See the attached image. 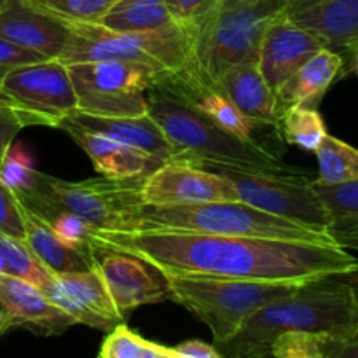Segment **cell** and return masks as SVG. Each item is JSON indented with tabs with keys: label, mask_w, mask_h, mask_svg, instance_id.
<instances>
[{
	"label": "cell",
	"mask_w": 358,
	"mask_h": 358,
	"mask_svg": "<svg viewBox=\"0 0 358 358\" xmlns=\"http://www.w3.org/2000/svg\"><path fill=\"white\" fill-rule=\"evenodd\" d=\"M94 252H122L168 275L313 282L358 269V259L338 245L266 238L219 236L189 231H93Z\"/></svg>",
	"instance_id": "1"
},
{
	"label": "cell",
	"mask_w": 358,
	"mask_h": 358,
	"mask_svg": "<svg viewBox=\"0 0 358 358\" xmlns=\"http://www.w3.org/2000/svg\"><path fill=\"white\" fill-rule=\"evenodd\" d=\"M287 332L358 338V306L346 275L313 280L271 301L255 311L233 338L213 346L220 358H271V345Z\"/></svg>",
	"instance_id": "2"
},
{
	"label": "cell",
	"mask_w": 358,
	"mask_h": 358,
	"mask_svg": "<svg viewBox=\"0 0 358 358\" xmlns=\"http://www.w3.org/2000/svg\"><path fill=\"white\" fill-rule=\"evenodd\" d=\"M147 103L150 117L163 129L175 149L173 161H185L206 170L233 168L255 173H303L285 166L255 140L245 142L220 129L185 98L164 87H152L147 94Z\"/></svg>",
	"instance_id": "3"
},
{
	"label": "cell",
	"mask_w": 358,
	"mask_h": 358,
	"mask_svg": "<svg viewBox=\"0 0 358 358\" xmlns=\"http://www.w3.org/2000/svg\"><path fill=\"white\" fill-rule=\"evenodd\" d=\"M142 182L143 178L108 177L66 182L41 173L31 191L16 196L45 220L69 212L96 231L133 233L142 229Z\"/></svg>",
	"instance_id": "4"
},
{
	"label": "cell",
	"mask_w": 358,
	"mask_h": 358,
	"mask_svg": "<svg viewBox=\"0 0 358 358\" xmlns=\"http://www.w3.org/2000/svg\"><path fill=\"white\" fill-rule=\"evenodd\" d=\"M140 219V231H189L219 236L336 245L331 234L271 215L241 201H212L161 208L143 206Z\"/></svg>",
	"instance_id": "5"
},
{
	"label": "cell",
	"mask_w": 358,
	"mask_h": 358,
	"mask_svg": "<svg viewBox=\"0 0 358 358\" xmlns=\"http://www.w3.org/2000/svg\"><path fill=\"white\" fill-rule=\"evenodd\" d=\"M170 299L187 308L212 331L213 345L233 338L245 322L271 301L296 292L308 282L212 278L201 275H168Z\"/></svg>",
	"instance_id": "6"
},
{
	"label": "cell",
	"mask_w": 358,
	"mask_h": 358,
	"mask_svg": "<svg viewBox=\"0 0 358 358\" xmlns=\"http://www.w3.org/2000/svg\"><path fill=\"white\" fill-rule=\"evenodd\" d=\"M285 10V0H261L257 3L212 10L196 21L194 63L208 87L227 70L259 59L262 35L268 24Z\"/></svg>",
	"instance_id": "7"
},
{
	"label": "cell",
	"mask_w": 358,
	"mask_h": 358,
	"mask_svg": "<svg viewBox=\"0 0 358 358\" xmlns=\"http://www.w3.org/2000/svg\"><path fill=\"white\" fill-rule=\"evenodd\" d=\"M77 96V112L96 117H136L149 114L147 93L159 73L140 63L87 62L66 65Z\"/></svg>",
	"instance_id": "8"
},
{
	"label": "cell",
	"mask_w": 358,
	"mask_h": 358,
	"mask_svg": "<svg viewBox=\"0 0 358 358\" xmlns=\"http://www.w3.org/2000/svg\"><path fill=\"white\" fill-rule=\"evenodd\" d=\"M0 96L27 126L59 128L77 112V96L66 65L59 59L28 63L0 79Z\"/></svg>",
	"instance_id": "9"
},
{
	"label": "cell",
	"mask_w": 358,
	"mask_h": 358,
	"mask_svg": "<svg viewBox=\"0 0 358 358\" xmlns=\"http://www.w3.org/2000/svg\"><path fill=\"white\" fill-rule=\"evenodd\" d=\"M210 171L224 175L231 182L238 201L329 234L327 213L304 173H255L233 168H210Z\"/></svg>",
	"instance_id": "10"
},
{
	"label": "cell",
	"mask_w": 358,
	"mask_h": 358,
	"mask_svg": "<svg viewBox=\"0 0 358 358\" xmlns=\"http://www.w3.org/2000/svg\"><path fill=\"white\" fill-rule=\"evenodd\" d=\"M140 198L143 206H185L212 201H238L224 175L185 161H166L147 175Z\"/></svg>",
	"instance_id": "11"
},
{
	"label": "cell",
	"mask_w": 358,
	"mask_h": 358,
	"mask_svg": "<svg viewBox=\"0 0 358 358\" xmlns=\"http://www.w3.org/2000/svg\"><path fill=\"white\" fill-rule=\"evenodd\" d=\"M94 259L98 275L124 318L143 304L170 299L166 276L149 262L122 252H94Z\"/></svg>",
	"instance_id": "12"
},
{
	"label": "cell",
	"mask_w": 358,
	"mask_h": 358,
	"mask_svg": "<svg viewBox=\"0 0 358 358\" xmlns=\"http://www.w3.org/2000/svg\"><path fill=\"white\" fill-rule=\"evenodd\" d=\"M42 290L76 325L110 332L124 324V317L115 308L96 268L69 275H52Z\"/></svg>",
	"instance_id": "13"
},
{
	"label": "cell",
	"mask_w": 358,
	"mask_h": 358,
	"mask_svg": "<svg viewBox=\"0 0 358 358\" xmlns=\"http://www.w3.org/2000/svg\"><path fill=\"white\" fill-rule=\"evenodd\" d=\"M324 48L320 37L294 23L283 10L262 35L257 65L266 83L276 93L315 52Z\"/></svg>",
	"instance_id": "14"
},
{
	"label": "cell",
	"mask_w": 358,
	"mask_h": 358,
	"mask_svg": "<svg viewBox=\"0 0 358 358\" xmlns=\"http://www.w3.org/2000/svg\"><path fill=\"white\" fill-rule=\"evenodd\" d=\"M0 37L48 59H58L70 38V28L27 0H10L0 9Z\"/></svg>",
	"instance_id": "15"
},
{
	"label": "cell",
	"mask_w": 358,
	"mask_h": 358,
	"mask_svg": "<svg viewBox=\"0 0 358 358\" xmlns=\"http://www.w3.org/2000/svg\"><path fill=\"white\" fill-rule=\"evenodd\" d=\"M0 308L10 317L14 329H28L37 336H58L76 325L44 290L13 276L3 275L0 280Z\"/></svg>",
	"instance_id": "16"
},
{
	"label": "cell",
	"mask_w": 358,
	"mask_h": 358,
	"mask_svg": "<svg viewBox=\"0 0 358 358\" xmlns=\"http://www.w3.org/2000/svg\"><path fill=\"white\" fill-rule=\"evenodd\" d=\"M59 129L69 133L84 152L90 156L94 170L108 178H145L152 173L163 161L150 156L145 150L135 149L126 143L115 142L101 133L90 131V129L73 126L65 121Z\"/></svg>",
	"instance_id": "17"
},
{
	"label": "cell",
	"mask_w": 358,
	"mask_h": 358,
	"mask_svg": "<svg viewBox=\"0 0 358 358\" xmlns=\"http://www.w3.org/2000/svg\"><path fill=\"white\" fill-rule=\"evenodd\" d=\"M215 91L233 101L238 110L254 124L280 126L282 122V105L255 62L227 70L217 80Z\"/></svg>",
	"instance_id": "18"
},
{
	"label": "cell",
	"mask_w": 358,
	"mask_h": 358,
	"mask_svg": "<svg viewBox=\"0 0 358 358\" xmlns=\"http://www.w3.org/2000/svg\"><path fill=\"white\" fill-rule=\"evenodd\" d=\"M287 16L320 37L332 51L350 55L358 51V0H322Z\"/></svg>",
	"instance_id": "19"
},
{
	"label": "cell",
	"mask_w": 358,
	"mask_h": 358,
	"mask_svg": "<svg viewBox=\"0 0 358 358\" xmlns=\"http://www.w3.org/2000/svg\"><path fill=\"white\" fill-rule=\"evenodd\" d=\"M66 121L79 128L101 133L115 142L145 150L163 163L175 159V149L150 114L136 115V117H96V115L76 112Z\"/></svg>",
	"instance_id": "20"
},
{
	"label": "cell",
	"mask_w": 358,
	"mask_h": 358,
	"mask_svg": "<svg viewBox=\"0 0 358 358\" xmlns=\"http://www.w3.org/2000/svg\"><path fill=\"white\" fill-rule=\"evenodd\" d=\"M343 69H345V59L341 52H336L329 48L320 49L276 91L278 103L282 105L283 110L296 105L315 108L332 83L338 79Z\"/></svg>",
	"instance_id": "21"
},
{
	"label": "cell",
	"mask_w": 358,
	"mask_h": 358,
	"mask_svg": "<svg viewBox=\"0 0 358 358\" xmlns=\"http://www.w3.org/2000/svg\"><path fill=\"white\" fill-rule=\"evenodd\" d=\"M23 205L24 219V243L30 247L41 264L52 275H69V273L87 271L94 268L96 259L87 257L83 252L66 247L55 234L45 219Z\"/></svg>",
	"instance_id": "22"
},
{
	"label": "cell",
	"mask_w": 358,
	"mask_h": 358,
	"mask_svg": "<svg viewBox=\"0 0 358 358\" xmlns=\"http://www.w3.org/2000/svg\"><path fill=\"white\" fill-rule=\"evenodd\" d=\"M329 219V234L336 245L358 250V178L325 185L311 180Z\"/></svg>",
	"instance_id": "23"
},
{
	"label": "cell",
	"mask_w": 358,
	"mask_h": 358,
	"mask_svg": "<svg viewBox=\"0 0 358 358\" xmlns=\"http://www.w3.org/2000/svg\"><path fill=\"white\" fill-rule=\"evenodd\" d=\"M173 23L177 20L164 0H117L96 24L112 31H149Z\"/></svg>",
	"instance_id": "24"
},
{
	"label": "cell",
	"mask_w": 358,
	"mask_h": 358,
	"mask_svg": "<svg viewBox=\"0 0 358 358\" xmlns=\"http://www.w3.org/2000/svg\"><path fill=\"white\" fill-rule=\"evenodd\" d=\"M315 154L318 161V177L315 180L318 184L334 185L358 178L357 147L327 135Z\"/></svg>",
	"instance_id": "25"
},
{
	"label": "cell",
	"mask_w": 358,
	"mask_h": 358,
	"mask_svg": "<svg viewBox=\"0 0 358 358\" xmlns=\"http://www.w3.org/2000/svg\"><path fill=\"white\" fill-rule=\"evenodd\" d=\"M189 103L194 105L203 115L210 119L213 124L219 126L220 129L227 131L229 135L236 136V138L245 140V142H252L254 140V122L248 117H245L236 105L231 100H227L224 94H220L215 90H206L196 98H192Z\"/></svg>",
	"instance_id": "26"
},
{
	"label": "cell",
	"mask_w": 358,
	"mask_h": 358,
	"mask_svg": "<svg viewBox=\"0 0 358 358\" xmlns=\"http://www.w3.org/2000/svg\"><path fill=\"white\" fill-rule=\"evenodd\" d=\"M280 126L287 142L306 152H315L329 135L320 112L303 105L285 108Z\"/></svg>",
	"instance_id": "27"
},
{
	"label": "cell",
	"mask_w": 358,
	"mask_h": 358,
	"mask_svg": "<svg viewBox=\"0 0 358 358\" xmlns=\"http://www.w3.org/2000/svg\"><path fill=\"white\" fill-rule=\"evenodd\" d=\"M0 261L3 275L34 283L38 289H42L52 276V273H49L35 257L24 240H16L6 234H0Z\"/></svg>",
	"instance_id": "28"
},
{
	"label": "cell",
	"mask_w": 358,
	"mask_h": 358,
	"mask_svg": "<svg viewBox=\"0 0 358 358\" xmlns=\"http://www.w3.org/2000/svg\"><path fill=\"white\" fill-rule=\"evenodd\" d=\"M69 23H100L117 0H27Z\"/></svg>",
	"instance_id": "29"
},
{
	"label": "cell",
	"mask_w": 358,
	"mask_h": 358,
	"mask_svg": "<svg viewBox=\"0 0 358 358\" xmlns=\"http://www.w3.org/2000/svg\"><path fill=\"white\" fill-rule=\"evenodd\" d=\"M327 339L308 332H287L275 339L269 355L271 358H331L325 350Z\"/></svg>",
	"instance_id": "30"
},
{
	"label": "cell",
	"mask_w": 358,
	"mask_h": 358,
	"mask_svg": "<svg viewBox=\"0 0 358 358\" xmlns=\"http://www.w3.org/2000/svg\"><path fill=\"white\" fill-rule=\"evenodd\" d=\"M38 175L31 163V157L21 149L10 147L0 168V180L9 185L16 194H24L37 185Z\"/></svg>",
	"instance_id": "31"
},
{
	"label": "cell",
	"mask_w": 358,
	"mask_h": 358,
	"mask_svg": "<svg viewBox=\"0 0 358 358\" xmlns=\"http://www.w3.org/2000/svg\"><path fill=\"white\" fill-rule=\"evenodd\" d=\"M49 226L52 227L56 236L66 245V247L73 248L77 252H83L87 257H93V248H91V236H93V227L87 222H84L80 217L73 215L69 212H59L48 220Z\"/></svg>",
	"instance_id": "32"
},
{
	"label": "cell",
	"mask_w": 358,
	"mask_h": 358,
	"mask_svg": "<svg viewBox=\"0 0 358 358\" xmlns=\"http://www.w3.org/2000/svg\"><path fill=\"white\" fill-rule=\"evenodd\" d=\"M145 346V338L126 327V324H121L103 339L98 358H143Z\"/></svg>",
	"instance_id": "33"
},
{
	"label": "cell",
	"mask_w": 358,
	"mask_h": 358,
	"mask_svg": "<svg viewBox=\"0 0 358 358\" xmlns=\"http://www.w3.org/2000/svg\"><path fill=\"white\" fill-rule=\"evenodd\" d=\"M0 234L24 240L23 205L16 192L0 180Z\"/></svg>",
	"instance_id": "34"
},
{
	"label": "cell",
	"mask_w": 358,
	"mask_h": 358,
	"mask_svg": "<svg viewBox=\"0 0 358 358\" xmlns=\"http://www.w3.org/2000/svg\"><path fill=\"white\" fill-rule=\"evenodd\" d=\"M44 59L48 58L38 55V52L30 51V49L27 48H21V45L7 41V38L0 37V79H2L9 70L16 69V66L44 62Z\"/></svg>",
	"instance_id": "35"
},
{
	"label": "cell",
	"mask_w": 358,
	"mask_h": 358,
	"mask_svg": "<svg viewBox=\"0 0 358 358\" xmlns=\"http://www.w3.org/2000/svg\"><path fill=\"white\" fill-rule=\"evenodd\" d=\"M23 128L24 124L17 112L0 96V168H2L7 152L13 147L14 138Z\"/></svg>",
	"instance_id": "36"
},
{
	"label": "cell",
	"mask_w": 358,
	"mask_h": 358,
	"mask_svg": "<svg viewBox=\"0 0 358 358\" xmlns=\"http://www.w3.org/2000/svg\"><path fill=\"white\" fill-rule=\"evenodd\" d=\"M175 20L182 23H196L215 10L219 0H164Z\"/></svg>",
	"instance_id": "37"
},
{
	"label": "cell",
	"mask_w": 358,
	"mask_h": 358,
	"mask_svg": "<svg viewBox=\"0 0 358 358\" xmlns=\"http://www.w3.org/2000/svg\"><path fill=\"white\" fill-rule=\"evenodd\" d=\"M184 358H220L219 352L213 345H206V343L198 341V339H191V341L180 343L175 346Z\"/></svg>",
	"instance_id": "38"
},
{
	"label": "cell",
	"mask_w": 358,
	"mask_h": 358,
	"mask_svg": "<svg viewBox=\"0 0 358 358\" xmlns=\"http://www.w3.org/2000/svg\"><path fill=\"white\" fill-rule=\"evenodd\" d=\"M325 350L331 358H358V338L331 339L325 341Z\"/></svg>",
	"instance_id": "39"
},
{
	"label": "cell",
	"mask_w": 358,
	"mask_h": 358,
	"mask_svg": "<svg viewBox=\"0 0 358 358\" xmlns=\"http://www.w3.org/2000/svg\"><path fill=\"white\" fill-rule=\"evenodd\" d=\"M143 358H184L178 353L177 348H170V346H163L159 343H154L147 339L145 353Z\"/></svg>",
	"instance_id": "40"
},
{
	"label": "cell",
	"mask_w": 358,
	"mask_h": 358,
	"mask_svg": "<svg viewBox=\"0 0 358 358\" xmlns=\"http://www.w3.org/2000/svg\"><path fill=\"white\" fill-rule=\"evenodd\" d=\"M322 2V0H285V13H296V10L308 9V7L315 6V3Z\"/></svg>",
	"instance_id": "41"
},
{
	"label": "cell",
	"mask_w": 358,
	"mask_h": 358,
	"mask_svg": "<svg viewBox=\"0 0 358 358\" xmlns=\"http://www.w3.org/2000/svg\"><path fill=\"white\" fill-rule=\"evenodd\" d=\"M261 0H219L215 10H227L234 9V7H243V6H252V3H257Z\"/></svg>",
	"instance_id": "42"
},
{
	"label": "cell",
	"mask_w": 358,
	"mask_h": 358,
	"mask_svg": "<svg viewBox=\"0 0 358 358\" xmlns=\"http://www.w3.org/2000/svg\"><path fill=\"white\" fill-rule=\"evenodd\" d=\"M10 329H14L13 320H10L9 315H7L6 311H3L2 308H0V336L6 334V332L10 331Z\"/></svg>",
	"instance_id": "43"
},
{
	"label": "cell",
	"mask_w": 358,
	"mask_h": 358,
	"mask_svg": "<svg viewBox=\"0 0 358 358\" xmlns=\"http://www.w3.org/2000/svg\"><path fill=\"white\" fill-rule=\"evenodd\" d=\"M346 278H348V282L352 283V289H353V292H355V299H357V306H358V269L348 273V275H346Z\"/></svg>",
	"instance_id": "44"
},
{
	"label": "cell",
	"mask_w": 358,
	"mask_h": 358,
	"mask_svg": "<svg viewBox=\"0 0 358 358\" xmlns=\"http://www.w3.org/2000/svg\"><path fill=\"white\" fill-rule=\"evenodd\" d=\"M353 63H352V69L353 70H355V73H357V76H358V51H355V52H353Z\"/></svg>",
	"instance_id": "45"
},
{
	"label": "cell",
	"mask_w": 358,
	"mask_h": 358,
	"mask_svg": "<svg viewBox=\"0 0 358 358\" xmlns=\"http://www.w3.org/2000/svg\"><path fill=\"white\" fill-rule=\"evenodd\" d=\"M9 2L10 0H0V9H2V7H6Z\"/></svg>",
	"instance_id": "46"
},
{
	"label": "cell",
	"mask_w": 358,
	"mask_h": 358,
	"mask_svg": "<svg viewBox=\"0 0 358 358\" xmlns=\"http://www.w3.org/2000/svg\"><path fill=\"white\" fill-rule=\"evenodd\" d=\"M2 276H3V275H0V280H2Z\"/></svg>",
	"instance_id": "47"
}]
</instances>
